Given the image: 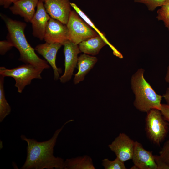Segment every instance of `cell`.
<instances>
[{
	"label": "cell",
	"mask_w": 169,
	"mask_h": 169,
	"mask_svg": "<svg viewBox=\"0 0 169 169\" xmlns=\"http://www.w3.org/2000/svg\"><path fill=\"white\" fill-rule=\"evenodd\" d=\"M97 61L96 57L84 54L78 57L77 65L78 72L74 75L73 81L75 84L83 81L89 72Z\"/></svg>",
	"instance_id": "obj_15"
},
{
	"label": "cell",
	"mask_w": 169,
	"mask_h": 169,
	"mask_svg": "<svg viewBox=\"0 0 169 169\" xmlns=\"http://www.w3.org/2000/svg\"><path fill=\"white\" fill-rule=\"evenodd\" d=\"M62 44L59 43H44L37 45L34 49L42 55L52 67L54 74V79L58 80L59 78L61 69L58 68L56 64V59L57 53Z\"/></svg>",
	"instance_id": "obj_13"
},
{
	"label": "cell",
	"mask_w": 169,
	"mask_h": 169,
	"mask_svg": "<svg viewBox=\"0 0 169 169\" xmlns=\"http://www.w3.org/2000/svg\"><path fill=\"white\" fill-rule=\"evenodd\" d=\"M106 44V42L98 35L81 42L78 46L81 52L94 56L97 54L101 49Z\"/></svg>",
	"instance_id": "obj_16"
},
{
	"label": "cell",
	"mask_w": 169,
	"mask_h": 169,
	"mask_svg": "<svg viewBox=\"0 0 169 169\" xmlns=\"http://www.w3.org/2000/svg\"><path fill=\"white\" fill-rule=\"evenodd\" d=\"M169 0H134V2L143 3L151 11L154 10L157 7H161Z\"/></svg>",
	"instance_id": "obj_22"
},
{
	"label": "cell",
	"mask_w": 169,
	"mask_h": 169,
	"mask_svg": "<svg viewBox=\"0 0 169 169\" xmlns=\"http://www.w3.org/2000/svg\"><path fill=\"white\" fill-rule=\"evenodd\" d=\"M18 0H4L2 6L5 8H7L9 7L12 3Z\"/></svg>",
	"instance_id": "obj_27"
},
{
	"label": "cell",
	"mask_w": 169,
	"mask_h": 169,
	"mask_svg": "<svg viewBox=\"0 0 169 169\" xmlns=\"http://www.w3.org/2000/svg\"><path fill=\"white\" fill-rule=\"evenodd\" d=\"M145 130L149 139L157 145L162 141L167 132V124L161 111L154 109L147 112Z\"/></svg>",
	"instance_id": "obj_5"
},
{
	"label": "cell",
	"mask_w": 169,
	"mask_h": 169,
	"mask_svg": "<svg viewBox=\"0 0 169 169\" xmlns=\"http://www.w3.org/2000/svg\"><path fill=\"white\" fill-rule=\"evenodd\" d=\"M66 25L69 40L76 44L99 35L75 10L71 11Z\"/></svg>",
	"instance_id": "obj_6"
},
{
	"label": "cell",
	"mask_w": 169,
	"mask_h": 169,
	"mask_svg": "<svg viewBox=\"0 0 169 169\" xmlns=\"http://www.w3.org/2000/svg\"><path fill=\"white\" fill-rule=\"evenodd\" d=\"M13 46L12 43L8 40L0 41V54L4 55L8 51L10 50Z\"/></svg>",
	"instance_id": "obj_24"
},
{
	"label": "cell",
	"mask_w": 169,
	"mask_h": 169,
	"mask_svg": "<svg viewBox=\"0 0 169 169\" xmlns=\"http://www.w3.org/2000/svg\"><path fill=\"white\" fill-rule=\"evenodd\" d=\"M1 16L8 31L7 40L19 52V60L25 64H30L36 68L44 69L50 68L47 61L41 59L37 55L35 49L28 42L24 34L26 23L13 20L4 15L1 14Z\"/></svg>",
	"instance_id": "obj_2"
},
{
	"label": "cell",
	"mask_w": 169,
	"mask_h": 169,
	"mask_svg": "<svg viewBox=\"0 0 169 169\" xmlns=\"http://www.w3.org/2000/svg\"><path fill=\"white\" fill-rule=\"evenodd\" d=\"M44 39L46 42L59 43L64 45L69 40L66 25L58 20L51 18L46 26Z\"/></svg>",
	"instance_id": "obj_9"
},
{
	"label": "cell",
	"mask_w": 169,
	"mask_h": 169,
	"mask_svg": "<svg viewBox=\"0 0 169 169\" xmlns=\"http://www.w3.org/2000/svg\"><path fill=\"white\" fill-rule=\"evenodd\" d=\"M144 70L140 68L132 75L131 84L135 99L133 104L139 111L147 112L151 109L160 110L162 96L157 94L144 76Z\"/></svg>",
	"instance_id": "obj_3"
},
{
	"label": "cell",
	"mask_w": 169,
	"mask_h": 169,
	"mask_svg": "<svg viewBox=\"0 0 169 169\" xmlns=\"http://www.w3.org/2000/svg\"><path fill=\"white\" fill-rule=\"evenodd\" d=\"M102 165L105 169H126L124 162L117 157L114 160L105 158L102 161Z\"/></svg>",
	"instance_id": "obj_21"
},
{
	"label": "cell",
	"mask_w": 169,
	"mask_h": 169,
	"mask_svg": "<svg viewBox=\"0 0 169 169\" xmlns=\"http://www.w3.org/2000/svg\"><path fill=\"white\" fill-rule=\"evenodd\" d=\"M161 159L169 166V139L165 143L159 152Z\"/></svg>",
	"instance_id": "obj_23"
},
{
	"label": "cell",
	"mask_w": 169,
	"mask_h": 169,
	"mask_svg": "<svg viewBox=\"0 0 169 169\" xmlns=\"http://www.w3.org/2000/svg\"><path fill=\"white\" fill-rule=\"evenodd\" d=\"M44 69L36 68L30 64H25L11 69L4 67H0V75L13 78L18 92L22 93L26 86L30 84L34 79H41V74Z\"/></svg>",
	"instance_id": "obj_4"
},
{
	"label": "cell",
	"mask_w": 169,
	"mask_h": 169,
	"mask_svg": "<svg viewBox=\"0 0 169 169\" xmlns=\"http://www.w3.org/2000/svg\"><path fill=\"white\" fill-rule=\"evenodd\" d=\"M70 4L71 7L77 13L80 17L90 26L93 28L106 42L107 44L109 46L113 51L114 54L120 58H122L123 56L109 42L103 34L95 26L93 22L85 13L75 3H70Z\"/></svg>",
	"instance_id": "obj_18"
},
{
	"label": "cell",
	"mask_w": 169,
	"mask_h": 169,
	"mask_svg": "<svg viewBox=\"0 0 169 169\" xmlns=\"http://www.w3.org/2000/svg\"><path fill=\"white\" fill-rule=\"evenodd\" d=\"M160 110L164 118L169 122V106L167 104H162Z\"/></svg>",
	"instance_id": "obj_26"
},
{
	"label": "cell",
	"mask_w": 169,
	"mask_h": 169,
	"mask_svg": "<svg viewBox=\"0 0 169 169\" xmlns=\"http://www.w3.org/2000/svg\"><path fill=\"white\" fill-rule=\"evenodd\" d=\"M154 159L157 169H169V166L160 158L159 155H154Z\"/></svg>",
	"instance_id": "obj_25"
},
{
	"label": "cell",
	"mask_w": 169,
	"mask_h": 169,
	"mask_svg": "<svg viewBox=\"0 0 169 169\" xmlns=\"http://www.w3.org/2000/svg\"><path fill=\"white\" fill-rule=\"evenodd\" d=\"M167 104L169 106V87L167 88L165 93L162 96Z\"/></svg>",
	"instance_id": "obj_28"
},
{
	"label": "cell",
	"mask_w": 169,
	"mask_h": 169,
	"mask_svg": "<svg viewBox=\"0 0 169 169\" xmlns=\"http://www.w3.org/2000/svg\"><path fill=\"white\" fill-rule=\"evenodd\" d=\"M92 159L85 155L66 159L64 162V169H95Z\"/></svg>",
	"instance_id": "obj_17"
},
{
	"label": "cell",
	"mask_w": 169,
	"mask_h": 169,
	"mask_svg": "<svg viewBox=\"0 0 169 169\" xmlns=\"http://www.w3.org/2000/svg\"><path fill=\"white\" fill-rule=\"evenodd\" d=\"M41 0V1H43V2H44L46 0Z\"/></svg>",
	"instance_id": "obj_31"
},
{
	"label": "cell",
	"mask_w": 169,
	"mask_h": 169,
	"mask_svg": "<svg viewBox=\"0 0 169 169\" xmlns=\"http://www.w3.org/2000/svg\"><path fill=\"white\" fill-rule=\"evenodd\" d=\"M5 77L0 75V122L9 115L11 111V107L5 96L4 89Z\"/></svg>",
	"instance_id": "obj_19"
},
{
	"label": "cell",
	"mask_w": 169,
	"mask_h": 169,
	"mask_svg": "<svg viewBox=\"0 0 169 169\" xmlns=\"http://www.w3.org/2000/svg\"><path fill=\"white\" fill-rule=\"evenodd\" d=\"M44 5L51 18L67 24L72 11L69 0H46Z\"/></svg>",
	"instance_id": "obj_10"
},
{
	"label": "cell",
	"mask_w": 169,
	"mask_h": 169,
	"mask_svg": "<svg viewBox=\"0 0 169 169\" xmlns=\"http://www.w3.org/2000/svg\"><path fill=\"white\" fill-rule=\"evenodd\" d=\"M64 46L65 69L63 74L59 78L62 83L68 82L71 79L77 64L78 54L81 52L78 44L69 40Z\"/></svg>",
	"instance_id": "obj_8"
},
{
	"label": "cell",
	"mask_w": 169,
	"mask_h": 169,
	"mask_svg": "<svg viewBox=\"0 0 169 169\" xmlns=\"http://www.w3.org/2000/svg\"><path fill=\"white\" fill-rule=\"evenodd\" d=\"M71 119L66 121L59 128L56 130L49 139L38 142L33 138H28L23 135L20 138L27 143V156L21 169H63L64 160L54 155V147L58 136L64 126L72 122Z\"/></svg>",
	"instance_id": "obj_1"
},
{
	"label": "cell",
	"mask_w": 169,
	"mask_h": 169,
	"mask_svg": "<svg viewBox=\"0 0 169 169\" xmlns=\"http://www.w3.org/2000/svg\"><path fill=\"white\" fill-rule=\"evenodd\" d=\"M4 0H0V4L2 6Z\"/></svg>",
	"instance_id": "obj_30"
},
{
	"label": "cell",
	"mask_w": 169,
	"mask_h": 169,
	"mask_svg": "<svg viewBox=\"0 0 169 169\" xmlns=\"http://www.w3.org/2000/svg\"><path fill=\"white\" fill-rule=\"evenodd\" d=\"M43 2L39 0L37 9L30 23L33 36L40 40L44 39L46 26L51 17L47 12Z\"/></svg>",
	"instance_id": "obj_12"
},
{
	"label": "cell",
	"mask_w": 169,
	"mask_h": 169,
	"mask_svg": "<svg viewBox=\"0 0 169 169\" xmlns=\"http://www.w3.org/2000/svg\"><path fill=\"white\" fill-rule=\"evenodd\" d=\"M157 14V19L162 21L169 31V0L158 10Z\"/></svg>",
	"instance_id": "obj_20"
},
{
	"label": "cell",
	"mask_w": 169,
	"mask_h": 169,
	"mask_svg": "<svg viewBox=\"0 0 169 169\" xmlns=\"http://www.w3.org/2000/svg\"><path fill=\"white\" fill-rule=\"evenodd\" d=\"M135 142L126 134L120 133L108 145V147L115 153L116 157L125 162L132 159Z\"/></svg>",
	"instance_id": "obj_7"
},
{
	"label": "cell",
	"mask_w": 169,
	"mask_h": 169,
	"mask_svg": "<svg viewBox=\"0 0 169 169\" xmlns=\"http://www.w3.org/2000/svg\"><path fill=\"white\" fill-rule=\"evenodd\" d=\"M165 79L166 82L169 83V65L167 67V73Z\"/></svg>",
	"instance_id": "obj_29"
},
{
	"label": "cell",
	"mask_w": 169,
	"mask_h": 169,
	"mask_svg": "<svg viewBox=\"0 0 169 169\" xmlns=\"http://www.w3.org/2000/svg\"><path fill=\"white\" fill-rule=\"evenodd\" d=\"M131 159L134 165L131 169H157L152 152L145 149L142 145L137 141L135 142Z\"/></svg>",
	"instance_id": "obj_11"
},
{
	"label": "cell",
	"mask_w": 169,
	"mask_h": 169,
	"mask_svg": "<svg viewBox=\"0 0 169 169\" xmlns=\"http://www.w3.org/2000/svg\"><path fill=\"white\" fill-rule=\"evenodd\" d=\"M39 0H19L14 3L9 9L13 14L19 15L27 22H30Z\"/></svg>",
	"instance_id": "obj_14"
}]
</instances>
